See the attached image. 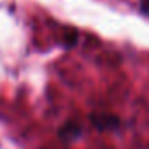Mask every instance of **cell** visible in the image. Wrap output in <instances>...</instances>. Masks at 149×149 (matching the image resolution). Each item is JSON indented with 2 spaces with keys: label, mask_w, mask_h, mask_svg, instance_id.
Instances as JSON below:
<instances>
[{
  "label": "cell",
  "mask_w": 149,
  "mask_h": 149,
  "mask_svg": "<svg viewBox=\"0 0 149 149\" xmlns=\"http://www.w3.org/2000/svg\"><path fill=\"white\" fill-rule=\"evenodd\" d=\"M91 123L97 130H118L121 126V121L118 116H112V114H93L91 118Z\"/></svg>",
  "instance_id": "cell-1"
},
{
  "label": "cell",
  "mask_w": 149,
  "mask_h": 149,
  "mask_svg": "<svg viewBox=\"0 0 149 149\" xmlns=\"http://www.w3.org/2000/svg\"><path fill=\"white\" fill-rule=\"evenodd\" d=\"M81 133H83V128H81L79 123H76V121H68V123L61 128L60 137L65 139V140H74V139H77Z\"/></svg>",
  "instance_id": "cell-2"
},
{
  "label": "cell",
  "mask_w": 149,
  "mask_h": 149,
  "mask_svg": "<svg viewBox=\"0 0 149 149\" xmlns=\"http://www.w3.org/2000/svg\"><path fill=\"white\" fill-rule=\"evenodd\" d=\"M140 9H142L144 14L149 16V0H140Z\"/></svg>",
  "instance_id": "cell-3"
}]
</instances>
